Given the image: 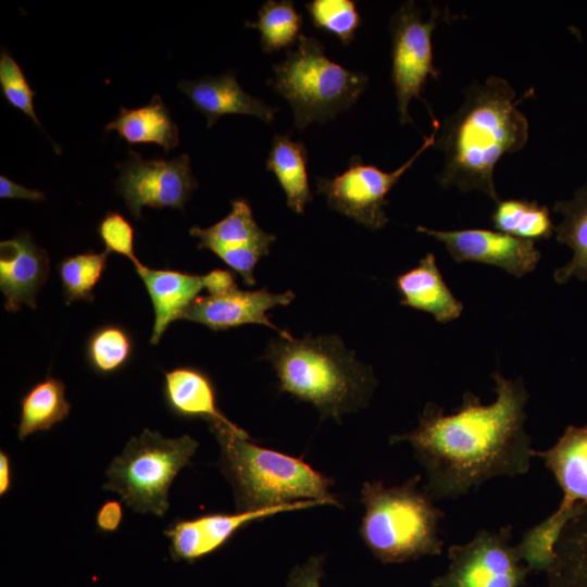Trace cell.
<instances>
[{"instance_id":"cell-1","label":"cell","mask_w":587,"mask_h":587,"mask_svg":"<svg viewBox=\"0 0 587 587\" xmlns=\"http://www.w3.org/2000/svg\"><path fill=\"white\" fill-rule=\"evenodd\" d=\"M491 377L497 397L490 404L471 391L450 414L428 402L416 428L389 437L391 445L412 446L427 478L423 488L434 500L455 499L491 478L529 471L535 449L525 429L528 392L521 378L498 371Z\"/></svg>"},{"instance_id":"cell-2","label":"cell","mask_w":587,"mask_h":587,"mask_svg":"<svg viewBox=\"0 0 587 587\" xmlns=\"http://www.w3.org/2000/svg\"><path fill=\"white\" fill-rule=\"evenodd\" d=\"M514 88L499 76L473 83L462 105L439 124L434 146L442 152L437 175L442 188L478 190L498 202L494 171L500 159L522 150L528 121L519 110Z\"/></svg>"},{"instance_id":"cell-3","label":"cell","mask_w":587,"mask_h":587,"mask_svg":"<svg viewBox=\"0 0 587 587\" xmlns=\"http://www.w3.org/2000/svg\"><path fill=\"white\" fill-rule=\"evenodd\" d=\"M273 366L279 390L313 404L321 416L340 421L365 407L377 380L337 335L272 339L261 358Z\"/></svg>"},{"instance_id":"cell-4","label":"cell","mask_w":587,"mask_h":587,"mask_svg":"<svg viewBox=\"0 0 587 587\" xmlns=\"http://www.w3.org/2000/svg\"><path fill=\"white\" fill-rule=\"evenodd\" d=\"M221 448L220 466L229 480L237 511H252L300 500L342 507L329 492L334 480L301 458L249 441L242 428L209 423Z\"/></svg>"},{"instance_id":"cell-5","label":"cell","mask_w":587,"mask_h":587,"mask_svg":"<svg viewBox=\"0 0 587 587\" xmlns=\"http://www.w3.org/2000/svg\"><path fill=\"white\" fill-rule=\"evenodd\" d=\"M420 483L417 474L401 485L375 480L362 486L365 512L360 536L384 564L441 554L444 540L439 532L445 514Z\"/></svg>"},{"instance_id":"cell-6","label":"cell","mask_w":587,"mask_h":587,"mask_svg":"<svg viewBox=\"0 0 587 587\" xmlns=\"http://www.w3.org/2000/svg\"><path fill=\"white\" fill-rule=\"evenodd\" d=\"M369 83L365 73L349 71L329 60L324 45L301 35L295 49L273 65L268 85L284 97L294 113L295 126L304 129L324 124L351 108Z\"/></svg>"},{"instance_id":"cell-7","label":"cell","mask_w":587,"mask_h":587,"mask_svg":"<svg viewBox=\"0 0 587 587\" xmlns=\"http://www.w3.org/2000/svg\"><path fill=\"white\" fill-rule=\"evenodd\" d=\"M198 446L189 435L165 438L146 428L112 460L103 489L117 492L135 512L163 516L170 507L171 485Z\"/></svg>"},{"instance_id":"cell-8","label":"cell","mask_w":587,"mask_h":587,"mask_svg":"<svg viewBox=\"0 0 587 587\" xmlns=\"http://www.w3.org/2000/svg\"><path fill=\"white\" fill-rule=\"evenodd\" d=\"M448 14V11L433 8L429 17L424 20L416 3L407 1L390 18L391 82L402 125L413 123L409 113L411 100L424 101L421 92L427 79L440 76L434 64L432 35Z\"/></svg>"},{"instance_id":"cell-9","label":"cell","mask_w":587,"mask_h":587,"mask_svg":"<svg viewBox=\"0 0 587 587\" xmlns=\"http://www.w3.org/2000/svg\"><path fill=\"white\" fill-rule=\"evenodd\" d=\"M434 130L424 138L422 146L400 167L385 172L373 164H366L359 155L350 158L348 168L334 177H316V192L324 196L327 205L366 228L376 230L388 223L385 207L387 195L417 158L434 146L439 127L433 121Z\"/></svg>"},{"instance_id":"cell-10","label":"cell","mask_w":587,"mask_h":587,"mask_svg":"<svg viewBox=\"0 0 587 587\" xmlns=\"http://www.w3.org/2000/svg\"><path fill=\"white\" fill-rule=\"evenodd\" d=\"M534 457L544 461L562 490L555 511L524 533L532 550L549 553L566 523L587 509V424L569 425L552 447L534 450Z\"/></svg>"},{"instance_id":"cell-11","label":"cell","mask_w":587,"mask_h":587,"mask_svg":"<svg viewBox=\"0 0 587 587\" xmlns=\"http://www.w3.org/2000/svg\"><path fill=\"white\" fill-rule=\"evenodd\" d=\"M512 527L480 528L467 542L448 548L449 566L432 587H522L533 572L511 545Z\"/></svg>"},{"instance_id":"cell-12","label":"cell","mask_w":587,"mask_h":587,"mask_svg":"<svg viewBox=\"0 0 587 587\" xmlns=\"http://www.w3.org/2000/svg\"><path fill=\"white\" fill-rule=\"evenodd\" d=\"M117 166L116 190L135 218L141 217L143 207L184 210L198 187L187 153L172 160L143 159L129 150L126 161Z\"/></svg>"},{"instance_id":"cell-13","label":"cell","mask_w":587,"mask_h":587,"mask_svg":"<svg viewBox=\"0 0 587 587\" xmlns=\"http://www.w3.org/2000/svg\"><path fill=\"white\" fill-rule=\"evenodd\" d=\"M189 234L198 239L199 249L216 254L249 286L255 284L254 267L276 240V236L258 225L249 202L242 198L232 201L230 212L224 218L207 228L192 226Z\"/></svg>"},{"instance_id":"cell-14","label":"cell","mask_w":587,"mask_h":587,"mask_svg":"<svg viewBox=\"0 0 587 587\" xmlns=\"http://www.w3.org/2000/svg\"><path fill=\"white\" fill-rule=\"evenodd\" d=\"M317 504L327 503L322 500H300L252 511L208 513L176 520L164 530V535L170 539V552L175 561L193 563L221 549L240 528L252 522Z\"/></svg>"},{"instance_id":"cell-15","label":"cell","mask_w":587,"mask_h":587,"mask_svg":"<svg viewBox=\"0 0 587 587\" xmlns=\"http://www.w3.org/2000/svg\"><path fill=\"white\" fill-rule=\"evenodd\" d=\"M416 230L441 242L458 263H484L500 267L515 277H523L534 271L541 255L534 241L498 230H436L425 226H417Z\"/></svg>"},{"instance_id":"cell-16","label":"cell","mask_w":587,"mask_h":587,"mask_svg":"<svg viewBox=\"0 0 587 587\" xmlns=\"http://www.w3.org/2000/svg\"><path fill=\"white\" fill-rule=\"evenodd\" d=\"M295 299L291 290L275 294L267 288L242 290L237 286L226 291L199 296L183 320L203 324L212 330H225L245 324H261L275 329L280 337H292L271 322L267 312L277 305H288Z\"/></svg>"},{"instance_id":"cell-17","label":"cell","mask_w":587,"mask_h":587,"mask_svg":"<svg viewBox=\"0 0 587 587\" xmlns=\"http://www.w3.org/2000/svg\"><path fill=\"white\" fill-rule=\"evenodd\" d=\"M49 255L28 233L0 242V289L4 308L16 312L22 304L36 309V295L49 275Z\"/></svg>"},{"instance_id":"cell-18","label":"cell","mask_w":587,"mask_h":587,"mask_svg":"<svg viewBox=\"0 0 587 587\" xmlns=\"http://www.w3.org/2000/svg\"><path fill=\"white\" fill-rule=\"evenodd\" d=\"M177 87L189 98L193 108L205 116L208 127L227 114L251 115L271 123L277 111L263 100L247 93L233 71L217 76H202L195 80H180Z\"/></svg>"},{"instance_id":"cell-19","label":"cell","mask_w":587,"mask_h":587,"mask_svg":"<svg viewBox=\"0 0 587 587\" xmlns=\"http://www.w3.org/2000/svg\"><path fill=\"white\" fill-rule=\"evenodd\" d=\"M150 296L154 322L150 342L158 345L171 323L183 320L186 311L208 289V275L174 270H153L143 264L135 266Z\"/></svg>"},{"instance_id":"cell-20","label":"cell","mask_w":587,"mask_h":587,"mask_svg":"<svg viewBox=\"0 0 587 587\" xmlns=\"http://www.w3.org/2000/svg\"><path fill=\"white\" fill-rule=\"evenodd\" d=\"M401 296L400 304L427 312L439 323L457 320L463 312L462 302L447 286L434 253H427L416 266L395 280Z\"/></svg>"},{"instance_id":"cell-21","label":"cell","mask_w":587,"mask_h":587,"mask_svg":"<svg viewBox=\"0 0 587 587\" xmlns=\"http://www.w3.org/2000/svg\"><path fill=\"white\" fill-rule=\"evenodd\" d=\"M163 396L172 413L238 427L218 409L215 386L203 371L178 366L164 373Z\"/></svg>"},{"instance_id":"cell-22","label":"cell","mask_w":587,"mask_h":587,"mask_svg":"<svg viewBox=\"0 0 587 587\" xmlns=\"http://www.w3.org/2000/svg\"><path fill=\"white\" fill-rule=\"evenodd\" d=\"M116 130L128 145L155 143L168 152L179 143V130L168 108L159 95L139 108H121L115 120L104 127Z\"/></svg>"},{"instance_id":"cell-23","label":"cell","mask_w":587,"mask_h":587,"mask_svg":"<svg viewBox=\"0 0 587 587\" xmlns=\"http://www.w3.org/2000/svg\"><path fill=\"white\" fill-rule=\"evenodd\" d=\"M307 165L308 152L303 142L292 140L288 134L274 136L265 166L276 176L288 208L297 214H302L313 199Z\"/></svg>"},{"instance_id":"cell-24","label":"cell","mask_w":587,"mask_h":587,"mask_svg":"<svg viewBox=\"0 0 587 587\" xmlns=\"http://www.w3.org/2000/svg\"><path fill=\"white\" fill-rule=\"evenodd\" d=\"M553 211L562 216L554 233L557 240L572 249L569 263L554 271L558 284H565L571 277L587 280V182L575 190L569 200L557 201Z\"/></svg>"},{"instance_id":"cell-25","label":"cell","mask_w":587,"mask_h":587,"mask_svg":"<svg viewBox=\"0 0 587 587\" xmlns=\"http://www.w3.org/2000/svg\"><path fill=\"white\" fill-rule=\"evenodd\" d=\"M546 574V587H587V509L564 526Z\"/></svg>"},{"instance_id":"cell-26","label":"cell","mask_w":587,"mask_h":587,"mask_svg":"<svg viewBox=\"0 0 587 587\" xmlns=\"http://www.w3.org/2000/svg\"><path fill=\"white\" fill-rule=\"evenodd\" d=\"M71 411L65 397V385L47 375L32 386L21 399V417L17 427L20 440L42 430H49L63 421Z\"/></svg>"},{"instance_id":"cell-27","label":"cell","mask_w":587,"mask_h":587,"mask_svg":"<svg viewBox=\"0 0 587 587\" xmlns=\"http://www.w3.org/2000/svg\"><path fill=\"white\" fill-rule=\"evenodd\" d=\"M492 226L501 233L525 240L549 239L555 229L548 207L525 199L496 202Z\"/></svg>"},{"instance_id":"cell-28","label":"cell","mask_w":587,"mask_h":587,"mask_svg":"<svg viewBox=\"0 0 587 587\" xmlns=\"http://www.w3.org/2000/svg\"><path fill=\"white\" fill-rule=\"evenodd\" d=\"M245 26L258 29L262 50L273 53L298 41L301 36L302 15L290 0H268L258 11L257 21H246Z\"/></svg>"},{"instance_id":"cell-29","label":"cell","mask_w":587,"mask_h":587,"mask_svg":"<svg viewBox=\"0 0 587 587\" xmlns=\"http://www.w3.org/2000/svg\"><path fill=\"white\" fill-rule=\"evenodd\" d=\"M133 351L130 334L115 324L95 329L86 342V359L90 367L101 375L121 371L129 362Z\"/></svg>"},{"instance_id":"cell-30","label":"cell","mask_w":587,"mask_h":587,"mask_svg":"<svg viewBox=\"0 0 587 587\" xmlns=\"http://www.w3.org/2000/svg\"><path fill=\"white\" fill-rule=\"evenodd\" d=\"M108 252L87 251L64 258L58 265L66 304L93 301V289L107 268Z\"/></svg>"},{"instance_id":"cell-31","label":"cell","mask_w":587,"mask_h":587,"mask_svg":"<svg viewBox=\"0 0 587 587\" xmlns=\"http://www.w3.org/2000/svg\"><path fill=\"white\" fill-rule=\"evenodd\" d=\"M305 9L314 27L336 36L344 46L354 40L362 22L354 1L312 0Z\"/></svg>"},{"instance_id":"cell-32","label":"cell","mask_w":587,"mask_h":587,"mask_svg":"<svg viewBox=\"0 0 587 587\" xmlns=\"http://www.w3.org/2000/svg\"><path fill=\"white\" fill-rule=\"evenodd\" d=\"M0 89L11 107L26 114L41 128L33 103L35 91L30 88L18 63L4 49L0 54Z\"/></svg>"},{"instance_id":"cell-33","label":"cell","mask_w":587,"mask_h":587,"mask_svg":"<svg viewBox=\"0 0 587 587\" xmlns=\"http://www.w3.org/2000/svg\"><path fill=\"white\" fill-rule=\"evenodd\" d=\"M97 232L104 245L105 252L122 254L128 258L135 266L142 264L135 253L134 228L120 212H108L100 221Z\"/></svg>"},{"instance_id":"cell-34","label":"cell","mask_w":587,"mask_h":587,"mask_svg":"<svg viewBox=\"0 0 587 587\" xmlns=\"http://www.w3.org/2000/svg\"><path fill=\"white\" fill-rule=\"evenodd\" d=\"M324 555H313L303 565H297L289 574L288 587H320L324 575Z\"/></svg>"},{"instance_id":"cell-35","label":"cell","mask_w":587,"mask_h":587,"mask_svg":"<svg viewBox=\"0 0 587 587\" xmlns=\"http://www.w3.org/2000/svg\"><path fill=\"white\" fill-rule=\"evenodd\" d=\"M123 520V507L117 500H107L98 509L96 524L102 532H115Z\"/></svg>"},{"instance_id":"cell-36","label":"cell","mask_w":587,"mask_h":587,"mask_svg":"<svg viewBox=\"0 0 587 587\" xmlns=\"http://www.w3.org/2000/svg\"><path fill=\"white\" fill-rule=\"evenodd\" d=\"M0 198L1 199H24L30 201H42L46 199L43 192L36 189H28L10 180L7 176H0Z\"/></svg>"},{"instance_id":"cell-37","label":"cell","mask_w":587,"mask_h":587,"mask_svg":"<svg viewBox=\"0 0 587 587\" xmlns=\"http://www.w3.org/2000/svg\"><path fill=\"white\" fill-rule=\"evenodd\" d=\"M12 487V464L7 452L0 451V496H4Z\"/></svg>"}]
</instances>
